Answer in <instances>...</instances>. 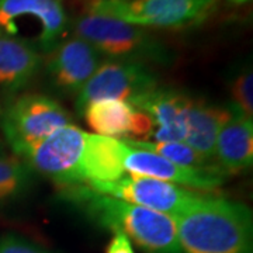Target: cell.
I'll return each mask as SVG.
<instances>
[{
  "mask_svg": "<svg viewBox=\"0 0 253 253\" xmlns=\"http://www.w3.org/2000/svg\"><path fill=\"white\" fill-rule=\"evenodd\" d=\"M172 218L181 253H252V210L241 201L200 193Z\"/></svg>",
  "mask_w": 253,
  "mask_h": 253,
  "instance_id": "1",
  "label": "cell"
},
{
  "mask_svg": "<svg viewBox=\"0 0 253 253\" xmlns=\"http://www.w3.org/2000/svg\"><path fill=\"white\" fill-rule=\"evenodd\" d=\"M61 196L94 224L123 232L146 252L181 253L170 215L100 194L84 184L61 189Z\"/></svg>",
  "mask_w": 253,
  "mask_h": 253,
  "instance_id": "2",
  "label": "cell"
},
{
  "mask_svg": "<svg viewBox=\"0 0 253 253\" xmlns=\"http://www.w3.org/2000/svg\"><path fill=\"white\" fill-rule=\"evenodd\" d=\"M75 36L94 46L103 58L145 65L168 66L174 61L172 49L151 34L120 20L83 11L71 23Z\"/></svg>",
  "mask_w": 253,
  "mask_h": 253,
  "instance_id": "3",
  "label": "cell"
},
{
  "mask_svg": "<svg viewBox=\"0 0 253 253\" xmlns=\"http://www.w3.org/2000/svg\"><path fill=\"white\" fill-rule=\"evenodd\" d=\"M218 0H87L86 11L141 28L184 30L201 26Z\"/></svg>",
  "mask_w": 253,
  "mask_h": 253,
  "instance_id": "4",
  "label": "cell"
},
{
  "mask_svg": "<svg viewBox=\"0 0 253 253\" xmlns=\"http://www.w3.org/2000/svg\"><path fill=\"white\" fill-rule=\"evenodd\" d=\"M71 18L62 0H0V33L48 55L68 38Z\"/></svg>",
  "mask_w": 253,
  "mask_h": 253,
  "instance_id": "5",
  "label": "cell"
},
{
  "mask_svg": "<svg viewBox=\"0 0 253 253\" xmlns=\"http://www.w3.org/2000/svg\"><path fill=\"white\" fill-rule=\"evenodd\" d=\"M68 124L71 116L66 109L44 93H18L0 110V129L17 156Z\"/></svg>",
  "mask_w": 253,
  "mask_h": 253,
  "instance_id": "6",
  "label": "cell"
},
{
  "mask_svg": "<svg viewBox=\"0 0 253 253\" xmlns=\"http://www.w3.org/2000/svg\"><path fill=\"white\" fill-rule=\"evenodd\" d=\"M86 132L79 126L68 124L44 139L30 145L18 159L34 173H40L61 189L83 184L81 161Z\"/></svg>",
  "mask_w": 253,
  "mask_h": 253,
  "instance_id": "7",
  "label": "cell"
},
{
  "mask_svg": "<svg viewBox=\"0 0 253 253\" xmlns=\"http://www.w3.org/2000/svg\"><path fill=\"white\" fill-rule=\"evenodd\" d=\"M159 86V78L145 63L106 59L90 76L75 99L76 111L99 100H124L129 101L145 91Z\"/></svg>",
  "mask_w": 253,
  "mask_h": 253,
  "instance_id": "8",
  "label": "cell"
},
{
  "mask_svg": "<svg viewBox=\"0 0 253 253\" xmlns=\"http://www.w3.org/2000/svg\"><path fill=\"white\" fill-rule=\"evenodd\" d=\"M89 187L100 194H106L170 217L177 214L181 208L186 207L191 200L200 194V191H193L168 181L135 174H124L116 181L94 184Z\"/></svg>",
  "mask_w": 253,
  "mask_h": 253,
  "instance_id": "9",
  "label": "cell"
},
{
  "mask_svg": "<svg viewBox=\"0 0 253 253\" xmlns=\"http://www.w3.org/2000/svg\"><path fill=\"white\" fill-rule=\"evenodd\" d=\"M103 56L81 37H68L46 55L42 68L48 84L62 96H78L97 71Z\"/></svg>",
  "mask_w": 253,
  "mask_h": 253,
  "instance_id": "10",
  "label": "cell"
},
{
  "mask_svg": "<svg viewBox=\"0 0 253 253\" xmlns=\"http://www.w3.org/2000/svg\"><path fill=\"white\" fill-rule=\"evenodd\" d=\"M126 146L124 169L131 174L168 181L200 193H212L226 181V176L222 173L186 168L146 149L128 144Z\"/></svg>",
  "mask_w": 253,
  "mask_h": 253,
  "instance_id": "11",
  "label": "cell"
},
{
  "mask_svg": "<svg viewBox=\"0 0 253 253\" xmlns=\"http://www.w3.org/2000/svg\"><path fill=\"white\" fill-rule=\"evenodd\" d=\"M96 135L120 141H138L152 136L151 118L124 100H99L87 104L81 114Z\"/></svg>",
  "mask_w": 253,
  "mask_h": 253,
  "instance_id": "12",
  "label": "cell"
},
{
  "mask_svg": "<svg viewBox=\"0 0 253 253\" xmlns=\"http://www.w3.org/2000/svg\"><path fill=\"white\" fill-rule=\"evenodd\" d=\"M189 100L190 94L158 86L128 103L151 118L155 142H184Z\"/></svg>",
  "mask_w": 253,
  "mask_h": 253,
  "instance_id": "13",
  "label": "cell"
},
{
  "mask_svg": "<svg viewBox=\"0 0 253 253\" xmlns=\"http://www.w3.org/2000/svg\"><path fill=\"white\" fill-rule=\"evenodd\" d=\"M126 148L124 141L86 132L81 161L83 184L94 186L123 177Z\"/></svg>",
  "mask_w": 253,
  "mask_h": 253,
  "instance_id": "14",
  "label": "cell"
},
{
  "mask_svg": "<svg viewBox=\"0 0 253 253\" xmlns=\"http://www.w3.org/2000/svg\"><path fill=\"white\" fill-rule=\"evenodd\" d=\"M232 114V109L224 104L210 103L190 96L186 110V138L184 142L191 146L208 162L215 163L214 152L221 126ZM217 165V163H215Z\"/></svg>",
  "mask_w": 253,
  "mask_h": 253,
  "instance_id": "15",
  "label": "cell"
},
{
  "mask_svg": "<svg viewBox=\"0 0 253 253\" xmlns=\"http://www.w3.org/2000/svg\"><path fill=\"white\" fill-rule=\"evenodd\" d=\"M214 161L226 176L252 168V118L245 117L232 110L231 117L226 120L218 132Z\"/></svg>",
  "mask_w": 253,
  "mask_h": 253,
  "instance_id": "16",
  "label": "cell"
},
{
  "mask_svg": "<svg viewBox=\"0 0 253 253\" xmlns=\"http://www.w3.org/2000/svg\"><path fill=\"white\" fill-rule=\"evenodd\" d=\"M42 55L0 33V90L16 96L27 89L42 69Z\"/></svg>",
  "mask_w": 253,
  "mask_h": 253,
  "instance_id": "17",
  "label": "cell"
},
{
  "mask_svg": "<svg viewBox=\"0 0 253 253\" xmlns=\"http://www.w3.org/2000/svg\"><path fill=\"white\" fill-rule=\"evenodd\" d=\"M34 174L21 159L0 156V204L26 196L33 187Z\"/></svg>",
  "mask_w": 253,
  "mask_h": 253,
  "instance_id": "18",
  "label": "cell"
},
{
  "mask_svg": "<svg viewBox=\"0 0 253 253\" xmlns=\"http://www.w3.org/2000/svg\"><path fill=\"white\" fill-rule=\"evenodd\" d=\"M124 142L131 146L154 152V154L163 156V158L177 163V165H181V166H186V168L225 174L215 163L208 162L207 159L200 156L186 142H148V141H124Z\"/></svg>",
  "mask_w": 253,
  "mask_h": 253,
  "instance_id": "19",
  "label": "cell"
},
{
  "mask_svg": "<svg viewBox=\"0 0 253 253\" xmlns=\"http://www.w3.org/2000/svg\"><path fill=\"white\" fill-rule=\"evenodd\" d=\"M229 107L245 117H253V73L251 65L236 69L229 82Z\"/></svg>",
  "mask_w": 253,
  "mask_h": 253,
  "instance_id": "20",
  "label": "cell"
},
{
  "mask_svg": "<svg viewBox=\"0 0 253 253\" xmlns=\"http://www.w3.org/2000/svg\"><path fill=\"white\" fill-rule=\"evenodd\" d=\"M0 253H52L46 248L17 234L0 235Z\"/></svg>",
  "mask_w": 253,
  "mask_h": 253,
  "instance_id": "21",
  "label": "cell"
},
{
  "mask_svg": "<svg viewBox=\"0 0 253 253\" xmlns=\"http://www.w3.org/2000/svg\"><path fill=\"white\" fill-rule=\"evenodd\" d=\"M106 253H135L132 248V242L123 232L114 231L106 248Z\"/></svg>",
  "mask_w": 253,
  "mask_h": 253,
  "instance_id": "22",
  "label": "cell"
},
{
  "mask_svg": "<svg viewBox=\"0 0 253 253\" xmlns=\"http://www.w3.org/2000/svg\"><path fill=\"white\" fill-rule=\"evenodd\" d=\"M252 0H226V3L228 4H231V6H235V7H239V6H244V4H248V3H251Z\"/></svg>",
  "mask_w": 253,
  "mask_h": 253,
  "instance_id": "23",
  "label": "cell"
},
{
  "mask_svg": "<svg viewBox=\"0 0 253 253\" xmlns=\"http://www.w3.org/2000/svg\"><path fill=\"white\" fill-rule=\"evenodd\" d=\"M0 151H1V144H0Z\"/></svg>",
  "mask_w": 253,
  "mask_h": 253,
  "instance_id": "24",
  "label": "cell"
}]
</instances>
